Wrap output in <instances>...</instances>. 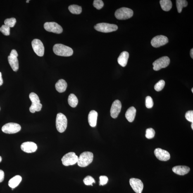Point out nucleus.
Returning <instances> with one entry per match:
<instances>
[{
    "mask_svg": "<svg viewBox=\"0 0 193 193\" xmlns=\"http://www.w3.org/2000/svg\"><path fill=\"white\" fill-rule=\"evenodd\" d=\"M134 12L131 9L122 7L117 10L115 13V18L119 20H126L131 18Z\"/></svg>",
    "mask_w": 193,
    "mask_h": 193,
    "instance_id": "nucleus-4",
    "label": "nucleus"
},
{
    "mask_svg": "<svg viewBox=\"0 0 193 193\" xmlns=\"http://www.w3.org/2000/svg\"><path fill=\"white\" fill-rule=\"evenodd\" d=\"M98 113L94 110H92L88 115V121L89 125L92 127H95L96 125Z\"/></svg>",
    "mask_w": 193,
    "mask_h": 193,
    "instance_id": "nucleus-19",
    "label": "nucleus"
},
{
    "mask_svg": "<svg viewBox=\"0 0 193 193\" xmlns=\"http://www.w3.org/2000/svg\"><path fill=\"white\" fill-rule=\"evenodd\" d=\"M190 56L192 58H193V49L192 48V49L190 51Z\"/></svg>",
    "mask_w": 193,
    "mask_h": 193,
    "instance_id": "nucleus-40",
    "label": "nucleus"
},
{
    "mask_svg": "<svg viewBox=\"0 0 193 193\" xmlns=\"http://www.w3.org/2000/svg\"><path fill=\"white\" fill-rule=\"evenodd\" d=\"M93 5L98 10L101 9L104 6V3L101 0H94Z\"/></svg>",
    "mask_w": 193,
    "mask_h": 193,
    "instance_id": "nucleus-32",
    "label": "nucleus"
},
{
    "mask_svg": "<svg viewBox=\"0 0 193 193\" xmlns=\"http://www.w3.org/2000/svg\"><path fill=\"white\" fill-rule=\"evenodd\" d=\"M53 51L55 54L63 57H69L73 54V51L71 48L61 44H55Z\"/></svg>",
    "mask_w": 193,
    "mask_h": 193,
    "instance_id": "nucleus-1",
    "label": "nucleus"
},
{
    "mask_svg": "<svg viewBox=\"0 0 193 193\" xmlns=\"http://www.w3.org/2000/svg\"><path fill=\"white\" fill-rule=\"evenodd\" d=\"M153 101L150 96H148L146 98V106L148 108H151L153 106Z\"/></svg>",
    "mask_w": 193,
    "mask_h": 193,
    "instance_id": "nucleus-34",
    "label": "nucleus"
},
{
    "mask_svg": "<svg viewBox=\"0 0 193 193\" xmlns=\"http://www.w3.org/2000/svg\"><path fill=\"white\" fill-rule=\"evenodd\" d=\"M67 84L65 80L61 79L58 81L55 85V87L57 91L59 93L65 92L67 89Z\"/></svg>",
    "mask_w": 193,
    "mask_h": 193,
    "instance_id": "nucleus-21",
    "label": "nucleus"
},
{
    "mask_svg": "<svg viewBox=\"0 0 193 193\" xmlns=\"http://www.w3.org/2000/svg\"><path fill=\"white\" fill-rule=\"evenodd\" d=\"M122 104L118 100H116L112 104L110 113L112 118H118L121 111Z\"/></svg>",
    "mask_w": 193,
    "mask_h": 193,
    "instance_id": "nucleus-14",
    "label": "nucleus"
},
{
    "mask_svg": "<svg viewBox=\"0 0 193 193\" xmlns=\"http://www.w3.org/2000/svg\"><path fill=\"white\" fill-rule=\"evenodd\" d=\"M4 173L2 170H0V183L2 182L4 180Z\"/></svg>",
    "mask_w": 193,
    "mask_h": 193,
    "instance_id": "nucleus-38",
    "label": "nucleus"
},
{
    "mask_svg": "<svg viewBox=\"0 0 193 193\" xmlns=\"http://www.w3.org/2000/svg\"><path fill=\"white\" fill-rule=\"evenodd\" d=\"M170 59L168 57L164 56L156 60L153 63V69L158 71L162 68H166L170 63Z\"/></svg>",
    "mask_w": 193,
    "mask_h": 193,
    "instance_id": "nucleus-8",
    "label": "nucleus"
},
{
    "mask_svg": "<svg viewBox=\"0 0 193 193\" xmlns=\"http://www.w3.org/2000/svg\"><path fill=\"white\" fill-rule=\"evenodd\" d=\"M67 126V119L66 116L62 113H58L57 115L56 126L57 130L63 133L66 130Z\"/></svg>",
    "mask_w": 193,
    "mask_h": 193,
    "instance_id": "nucleus-6",
    "label": "nucleus"
},
{
    "mask_svg": "<svg viewBox=\"0 0 193 193\" xmlns=\"http://www.w3.org/2000/svg\"><path fill=\"white\" fill-rule=\"evenodd\" d=\"M8 61L10 66H11L13 71H17L19 69V62L17 57L9 56Z\"/></svg>",
    "mask_w": 193,
    "mask_h": 193,
    "instance_id": "nucleus-22",
    "label": "nucleus"
},
{
    "mask_svg": "<svg viewBox=\"0 0 193 193\" xmlns=\"http://www.w3.org/2000/svg\"><path fill=\"white\" fill-rule=\"evenodd\" d=\"M0 31L5 36H9L10 34V28L6 25H3L0 28Z\"/></svg>",
    "mask_w": 193,
    "mask_h": 193,
    "instance_id": "nucleus-31",
    "label": "nucleus"
},
{
    "mask_svg": "<svg viewBox=\"0 0 193 193\" xmlns=\"http://www.w3.org/2000/svg\"><path fill=\"white\" fill-rule=\"evenodd\" d=\"M29 1H27L26 3H28L29 2Z\"/></svg>",
    "mask_w": 193,
    "mask_h": 193,
    "instance_id": "nucleus-43",
    "label": "nucleus"
},
{
    "mask_svg": "<svg viewBox=\"0 0 193 193\" xmlns=\"http://www.w3.org/2000/svg\"><path fill=\"white\" fill-rule=\"evenodd\" d=\"M2 161V158L1 156H0V163Z\"/></svg>",
    "mask_w": 193,
    "mask_h": 193,
    "instance_id": "nucleus-42",
    "label": "nucleus"
},
{
    "mask_svg": "<svg viewBox=\"0 0 193 193\" xmlns=\"http://www.w3.org/2000/svg\"><path fill=\"white\" fill-rule=\"evenodd\" d=\"M136 110L134 107H131L127 110L125 114V116L129 122H133L136 116Z\"/></svg>",
    "mask_w": 193,
    "mask_h": 193,
    "instance_id": "nucleus-20",
    "label": "nucleus"
},
{
    "mask_svg": "<svg viewBox=\"0 0 193 193\" xmlns=\"http://www.w3.org/2000/svg\"><path fill=\"white\" fill-rule=\"evenodd\" d=\"M161 8L164 11H170L172 7V3L170 0H161L160 1Z\"/></svg>",
    "mask_w": 193,
    "mask_h": 193,
    "instance_id": "nucleus-24",
    "label": "nucleus"
},
{
    "mask_svg": "<svg viewBox=\"0 0 193 193\" xmlns=\"http://www.w3.org/2000/svg\"><path fill=\"white\" fill-rule=\"evenodd\" d=\"M29 97L31 101L32 104L30 108V111L32 113L40 111L42 109V105L40 102L38 96L35 93H31Z\"/></svg>",
    "mask_w": 193,
    "mask_h": 193,
    "instance_id": "nucleus-3",
    "label": "nucleus"
},
{
    "mask_svg": "<svg viewBox=\"0 0 193 193\" xmlns=\"http://www.w3.org/2000/svg\"><path fill=\"white\" fill-rule=\"evenodd\" d=\"M100 185H106L108 181V177L104 176H102L99 177Z\"/></svg>",
    "mask_w": 193,
    "mask_h": 193,
    "instance_id": "nucleus-36",
    "label": "nucleus"
},
{
    "mask_svg": "<svg viewBox=\"0 0 193 193\" xmlns=\"http://www.w3.org/2000/svg\"><path fill=\"white\" fill-rule=\"evenodd\" d=\"M83 182L86 185H92V184L95 181L92 177L89 176L84 179Z\"/></svg>",
    "mask_w": 193,
    "mask_h": 193,
    "instance_id": "nucleus-33",
    "label": "nucleus"
},
{
    "mask_svg": "<svg viewBox=\"0 0 193 193\" xmlns=\"http://www.w3.org/2000/svg\"><path fill=\"white\" fill-rule=\"evenodd\" d=\"M22 151L27 153L35 152L37 149V146L35 143L32 142H27L23 143L21 145Z\"/></svg>",
    "mask_w": 193,
    "mask_h": 193,
    "instance_id": "nucleus-16",
    "label": "nucleus"
},
{
    "mask_svg": "<svg viewBox=\"0 0 193 193\" xmlns=\"http://www.w3.org/2000/svg\"><path fill=\"white\" fill-rule=\"evenodd\" d=\"M9 56L11 57H17L18 56V54L17 53V51L15 49L12 50Z\"/></svg>",
    "mask_w": 193,
    "mask_h": 193,
    "instance_id": "nucleus-37",
    "label": "nucleus"
},
{
    "mask_svg": "<svg viewBox=\"0 0 193 193\" xmlns=\"http://www.w3.org/2000/svg\"><path fill=\"white\" fill-rule=\"evenodd\" d=\"M172 171L177 175H184L189 173L190 168L185 166H177L172 168Z\"/></svg>",
    "mask_w": 193,
    "mask_h": 193,
    "instance_id": "nucleus-17",
    "label": "nucleus"
},
{
    "mask_svg": "<svg viewBox=\"0 0 193 193\" xmlns=\"http://www.w3.org/2000/svg\"><path fill=\"white\" fill-rule=\"evenodd\" d=\"M3 81L2 77V75L1 73L0 72V86L2 85L3 84Z\"/></svg>",
    "mask_w": 193,
    "mask_h": 193,
    "instance_id": "nucleus-39",
    "label": "nucleus"
},
{
    "mask_svg": "<svg viewBox=\"0 0 193 193\" xmlns=\"http://www.w3.org/2000/svg\"><path fill=\"white\" fill-rule=\"evenodd\" d=\"M129 57V53L126 51H124L120 53L118 58V62L120 65L125 67L127 65Z\"/></svg>",
    "mask_w": 193,
    "mask_h": 193,
    "instance_id": "nucleus-18",
    "label": "nucleus"
},
{
    "mask_svg": "<svg viewBox=\"0 0 193 193\" xmlns=\"http://www.w3.org/2000/svg\"><path fill=\"white\" fill-rule=\"evenodd\" d=\"M78 157L73 152L67 153L62 158V161L63 165L65 166L73 165L77 163Z\"/></svg>",
    "mask_w": 193,
    "mask_h": 193,
    "instance_id": "nucleus-7",
    "label": "nucleus"
},
{
    "mask_svg": "<svg viewBox=\"0 0 193 193\" xmlns=\"http://www.w3.org/2000/svg\"><path fill=\"white\" fill-rule=\"evenodd\" d=\"M191 91H192V92L193 93V88H192V89H191Z\"/></svg>",
    "mask_w": 193,
    "mask_h": 193,
    "instance_id": "nucleus-44",
    "label": "nucleus"
},
{
    "mask_svg": "<svg viewBox=\"0 0 193 193\" xmlns=\"http://www.w3.org/2000/svg\"><path fill=\"white\" fill-rule=\"evenodd\" d=\"M32 45L34 52L38 56H44V47L42 42L39 39H34L32 42Z\"/></svg>",
    "mask_w": 193,
    "mask_h": 193,
    "instance_id": "nucleus-11",
    "label": "nucleus"
},
{
    "mask_svg": "<svg viewBox=\"0 0 193 193\" xmlns=\"http://www.w3.org/2000/svg\"><path fill=\"white\" fill-rule=\"evenodd\" d=\"M168 42V39L166 36L160 35L156 36L152 39L151 45L155 48H158L165 45Z\"/></svg>",
    "mask_w": 193,
    "mask_h": 193,
    "instance_id": "nucleus-12",
    "label": "nucleus"
},
{
    "mask_svg": "<svg viewBox=\"0 0 193 193\" xmlns=\"http://www.w3.org/2000/svg\"><path fill=\"white\" fill-rule=\"evenodd\" d=\"M68 9L70 12L73 14H80L82 12L81 7L77 5H70L68 7Z\"/></svg>",
    "mask_w": 193,
    "mask_h": 193,
    "instance_id": "nucleus-26",
    "label": "nucleus"
},
{
    "mask_svg": "<svg viewBox=\"0 0 193 193\" xmlns=\"http://www.w3.org/2000/svg\"><path fill=\"white\" fill-rule=\"evenodd\" d=\"M177 11L179 13H181L183 8L187 6L188 2L186 0H177L176 1Z\"/></svg>",
    "mask_w": 193,
    "mask_h": 193,
    "instance_id": "nucleus-27",
    "label": "nucleus"
},
{
    "mask_svg": "<svg viewBox=\"0 0 193 193\" xmlns=\"http://www.w3.org/2000/svg\"><path fill=\"white\" fill-rule=\"evenodd\" d=\"M4 23L5 25L8 26L10 28L13 27L16 23V19L14 18L7 19L5 20Z\"/></svg>",
    "mask_w": 193,
    "mask_h": 193,
    "instance_id": "nucleus-28",
    "label": "nucleus"
},
{
    "mask_svg": "<svg viewBox=\"0 0 193 193\" xmlns=\"http://www.w3.org/2000/svg\"><path fill=\"white\" fill-rule=\"evenodd\" d=\"M44 27L45 30L48 32L58 34L63 32L62 28L56 22H46L44 23Z\"/></svg>",
    "mask_w": 193,
    "mask_h": 193,
    "instance_id": "nucleus-10",
    "label": "nucleus"
},
{
    "mask_svg": "<svg viewBox=\"0 0 193 193\" xmlns=\"http://www.w3.org/2000/svg\"><path fill=\"white\" fill-rule=\"evenodd\" d=\"M94 28L98 31L106 33L115 31L118 30V27L114 24L102 23L96 24Z\"/></svg>",
    "mask_w": 193,
    "mask_h": 193,
    "instance_id": "nucleus-5",
    "label": "nucleus"
},
{
    "mask_svg": "<svg viewBox=\"0 0 193 193\" xmlns=\"http://www.w3.org/2000/svg\"><path fill=\"white\" fill-rule=\"evenodd\" d=\"M165 82L164 81L161 80L158 82L154 86L155 90L158 92L161 91L163 89L165 86Z\"/></svg>",
    "mask_w": 193,
    "mask_h": 193,
    "instance_id": "nucleus-29",
    "label": "nucleus"
},
{
    "mask_svg": "<svg viewBox=\"0 0 193 193\" xmlns=\"http://www.w3.org/2000/svg\"><path fill=\"white\" fill-rule=\"evenodd\" d=\"M191 128H192V130H193V122L192 123V124H191Z\"/></svg>",
    "mask_w": 193,
    "mask_h": 193,
    "instance_id": "nucleus-41",
    "label": "nucleus"
},
{
    "mask_svg": "<svg viewBox=\"0 0 193 193\" xmlns=\"http://www.w3.org/2000/svg\"><path fill=\"white\" fill-rule=\"evenodd\" d=\"M186 119L188 121L193 122V111H189L187 112L185 114Z\"/></svg>",
    "mask_w": 193,
    "mask_h": 193,
    "instance_id": "nucleus-35",
    "label": "nucleus"
},
{
    "mask_svg": "<svg viewBox=\"0 0 193 193\" xmlns=\"http://www.w3.org/2000/svg\"><path fill=\"white\" fill-rule=\"evenodd\" d=\"M22 180L21 176L20 175H17L13 177L8 182V185L12 189H14L16 187Z\"/></svg>",
    "mask_w": 193,
    "mask_h": 193,
    "instance_id": "nucleus-23",
    "label": "nucleus"
},
{
    "mask_svg": "<svg viewBox=\"0 0 193 193\" xmlns=\"http://www.w3.org/2000/svg\"><path fill=\"white\" fill-rule=\"evenodd\" d=\"M21 129V126L18 123H9L3 126L1 130L6 134H14L20 131Z\"/></svg>",
    "mask_w": 193,
    "mask_h": 193,
    "instance_id": "nucleus-9",
    "label": "nucleus"
},
{
    "mask_svg": "<svg viewBox=\"0 0 193 193\" xmlns=\"http://www.w3.org/2000/svg\"><path fill=\"white\" fill-rule=\"evenodd\" d=\"M131 187L136 193H141L144 189V184L139 179L131 178L130 180Z\"/></svg>",
    "mask_w": 193,
    "mask_h": 193,
    "instance_id": "nucleus-13",
    "label": "nucleus"
},
{
    "mask_svg": "<svg viewBox=\"0 0 193 193\" xmlns=\"http://www.w3.org/2000/svg\"><path fill=\"white\" fill-rule=\"evenodd\" d=\"M68 103L70 106L73 108L77 106L78 103V99L77 96L73 94H70L68 98Z\"/></svg>",
    "mask_w": 193,
    "mask_h": 193,
    "instance_id": "nucleus-25",
    "label": "nucleus"
},
{
    "mask_svg": "<svg viewBox=\"0 0 193 193\" xmlns=\"http://www.w3.org/2000/svg\"><path fill=\"white\" fill-rule=\"evenodd\" d=\"M94 155L90 152H84L78 157L77 163L81 167H85L92 163Z\"/></svg>",
    "mask_w": 193,
    "mask_h": 193,
    "instance_id": "nucleus-2",
    "label": "nucleus"
},
{
    "mask_svg": "<svg viewBox=\"0 0 193 193\" xmlns=\"http://www.w3.org/2000/svg\"><path fill=\"white\" fill-rule=\"evenodd\" d=\"M154 153L157 158L160 161H168L170 158V155L168 151L160 148L155 149Z\"/></svg>",
    "mask_w": 193,
    "mask_h": 193,
    "instance_id": "nucleus-15",
    "label": "nucleus"
},
{
    "mask_svg": "<svg viewBox=\"0 0 193 193\" xmlns=\"http://www.w3.org/2000/svg\"><path fill=\"white\" fill-rule=\"evenodd\" d=\"M155 132L152 128H148L146 130V137L147 139H150L154 137Z\"/></svg>",
    "mask_w": 193,
    "mask_h": 193,
    "instance_id": "nucleus-30",
    "label": "nucleus"
}]
</instances>
